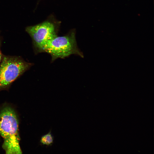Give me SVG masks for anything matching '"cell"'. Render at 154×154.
Segmentation results:
<instances>
[{"instance_id":"3957f363","label":"cell","mask_w":154,"mask_h":154,"mask_svg":"<svg viewBox=\"0 0 154 154\" xmlns=\"http://www.w3.org/2000/svg\"><path fill=\"white\" fill-rule=\"evenodd\" d=\"M43 52L49 54L52 61L58 58H64L72 54H77L81 57L83 56L78 48L74 33L63 36L55 35L46 43Z\"/></svg>"},{"instance_id":"277c9868","label":"cell","mask_w":154,"mask_h":154,"mask_svg":"<svg viewBox=\"0 0 154 154\" xmlns=\"http://www.w3.org/2000/svg\"><path fill=\"white\" fill-rule=\"evenodd\" d=\"M25 30L32 39L36 54L43 52L47 42L56 35L54 24L47 21L28 27Z\"/></svg>"},{"instance_id":"6da1fadb","label":"cell","mask_w":154,"mask_h":154,"mask_svg":"<svg viewBox=\"0 0 154 154\" xmlns=\"http://www.w3.org/2000/svg\"><path fill=\"white\" fill-rule=\"evenodd\" d=\"M18 121L14 110L8 106L0 111V135L3 137V149L6 154H21Z\"/></svg>"},{"instance_id":"5b68a950","label":"cell","mask_w":154,"mask_h":154,"mask_svg":"<svg viewBox=\"0 0 154 154\" xmlns=\"http://www.w3.org/2000/svg\"><path fill=\"white\" fill-rule=\"evenodd\" d=\"M54 137L50 131L47 134L42 136L40 142L42 145L47 146H51L53 143Z\"/></svg>"},{"instance_id":"7a4b0ae2","label":"cell","mask_w":154,"mask_h":154,"mask_svg":"<svg viewBox=\"0 0 154 154\" xmlns=\"http://www.w3.org/2000/svg\"><path fill=\"white\" fill-rule=\"evenodd\" d=\"M33 65L20 56L3 54L0 63V91L8 90L13 82Z\"/></svg>"},{"instance_id":"8992f818","label":"cell","mask_w":154,"mask_h":154,"mask_svg":"<svg viewBox=\"0 0 154 154\" xmlns=\"http://www.w3.org/2000/svg\"><path fill=\"white\" fill-rule=\"evenodd\" d=\"M2 42V38L1 36L0 35V63L1 61L2 56L3 54H2L1 51V44Z\"/></svg>"}]
</instances>
